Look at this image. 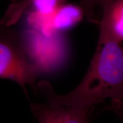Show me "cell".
Wrapping results in <instances>:
<instances>
[{
    "instance_id": "obj_1",
    "label": "cell",
    "mask_w": 123,
    "mask_h": 123,
    "mask_svg": "<svg viewBox=\"0 0 123 123\" xmlns=\"http://www.w3.org/2000/svg\"><path fill=\"white\" fill-rule=\"evenodd\" d=\"M36 92L46 102L55 105L90 109L107 99H123V46L107 33L99 32L96 50L86 75L76 88L58 94L49 81L37 84Z\"/></svg>"
},
{
    "instance_id": "obj_2",
    "label": "cell",
    "mask_w": 123,
    "mask_h": 123,
    "mask_svg": "<svg viewBox=\"0 0 123 123\" xmlns=\"http://www.w3.org/2000/svg\"><path fill=\"white\" fill-rule=\"evenodd\" d=\"M37 64L29 59L26 44L15 34L0 35V78L15 81L27 93L26 86L36 91V80L42 73Z\"/></svg>"
},
{
    "instance_id": "obj_3",
    "label": "cell",
    "mask_w": 123,
    "mask_h": 123,
    "mask_svg": "<svg viewBox=\"0 0 123 123\" xmlns=\"http://www.w3.org/2000/svg\"><path fill=\"white\" fill-rule=\"evenodd\" d=\"M33 116L38 123H90V109L73 106L30 103Z\"/></svg>"
},
{
    "instance_id": "obj_4",
    "label": "cell",
    "mask_w": 123,
    "mask_h": 123,
    "mask_svg": "<svg viewBox=\"0 0 123 123\" xmlns=\"http://www.w3.org/2000/svg\"><path fill=\"white\" fill-rule=\"evenodd\" d=\"M99 31L108 34L121 42L123 39V0H115L102 7Z\"/></svg>"
},
{
    "instance_id": "obj_5",
    "label": "cell",
    "mask_w": 123,
    "mask_h": 123,
    "mask_svg": "<svg viewBox=\"0 0 123 123\" xmlns=\"http://www.w3.org/2000/svg\"><path fill=\"white\" fill-rule=\"evenodd\" d=\"M58 10L55 20L58 28H63L73 25L80 19L83 14L81 8L72 5L63 6Z\"/></svg>"
},
{
    "instance_id": "obj_6",
    "label": "cell",
    "mask_w": 123,
    "mask_h": 123,
    "mask_svg": "<svg viewBox=\"0 0 123 123\" xmlns=\"http://www.w3.org/2000/svg\"><path fill=\"white\" fill-rule=\"evenodd\" d=\"M64 0H59V2ZM115 0H79L80 8L84 14L91 21L95 18V11L98 7H102L104 5Z\"/></svg>"
},
{
    "instance_id": "obj_7",
    "label": "cell",
    "mask_w": 123,
    "mask_h": 123,
    "mask_svg": "<svg viewBox=\"0 0 123 123\" xmlns=\"http://www.w3.org/2000/svg\"><path fill=\"white\" fill-rule=\"evenodd\" d=\"M105 110L114 113L123 123V99L119 101H111Z\"/></svg>"
}]
</instances>
